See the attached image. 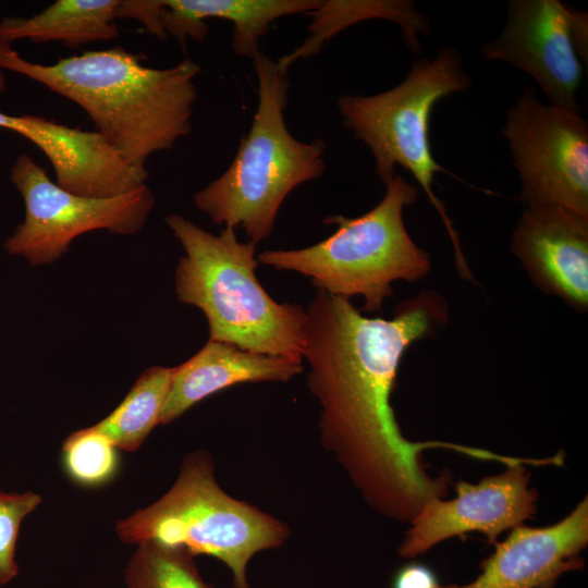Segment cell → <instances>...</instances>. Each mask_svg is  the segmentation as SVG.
<instances>
[{
    "label": "cell",
    "mask_w": 588,
    "mask_h": 588,
    "mask_svg": "<svg viewBox=\"0 0 588 588\" xmlns=\"http://www.w3.org/2000/svg\"><path fill=\"white\" fill-rule=\"evenodd\" d=\"M319 0H155L159 23L164 34L184 46L187 37L203 41L208 19L228 21L233 26L232 50L254 60L260 40L279 19L308 14L320 5Z\"/></svg>",
    "instance_id": "cell-15"
},
{
    "label": "cell",
    "mask_w": 588,
    "mask_h": 588,
    "mask_svg": "<svg viewBox=\"0 0 588 588\" xmlns=\"http://www.w3.org/2000/svg\"><path fill=\"white\" fill-rule=\"evenodd\" d=\"M40 503L41 495L32 491H0V585L9 584L19 573L15 549L20 526Z\"/></svg>",
    "instance_id": "cell-21"
},
{
    "label": "cell",
    "mask_w": 588,
    "mask_h": 588,
    "mask_svg": "<svg viewBox=\"0 0 588 588\" xmlns=\"http://www.w3.org/2000/svg\"><path fill=\"white\" fill-rule=\"evenodd\" d=\"M308 15L313 16L311 36L293 52L278 60L284 70L294 61L317 52L324 41L343 28L364 20L381 17L396 23L413 52L420 51L418 35L431 32L428 19L416 9L413 1H321Z\"/></svg>",
    "instance_id": "cell-17"
},
{
    "label": "cell",
    "mask_w": 588,
    "mask_h": 588,
    "mask_svg": "<svg viewBox=\"0 0 588 588\" xmlns=\"http://www.w3.org/2000/svg\"><path fill=\"white\" fill-rule=\"evenodd\" d=\"M5 86H7V79L4 77L3 72L0 70V93L5 90Z\"/></svg>",
    "instance_id": "cell-23"
},
{
    "label": "cell",
    "mask_w": 588,
    "mask_h": 588,
    "mask_svg": "<svg viewBox=\"0 0 588 588\" xmlns=\"http://www.w3.org/2000/svg\"><path fill=\"white\" fill-rule=\"evenodd\" d=\"M436 573L422 563H408L393 576L392 588H439Z\"/></svg>",
    "instance_id": "cell-22"
},
{
    "label": "cell",
    "mask_w": 588,
    "mask_h": 588,
    "mask_svg": "<svg viewBox=\"0 0 588 588\" xmlns=\"http://www.w3.org/2000/svg\"><path fill=\"white\" fill-rule=\"evenodd\" d=\"M117 448L94 426L71 433L62 448L65 471L78 485L97 487L118 470Z\"/></svg>",
    "instance_id": "cell-20"
},
{
    "label": "cell",
    "mask_w": 588,
    "mask_h": 588,
    "mask_svg": "<svg viewBox=\"0 0 588 588\" xmlns=\"http://www.w3.org/2000/svg\"><path fill=\"white\" fill-rule=\"evenodd\" d=\"M166 222L185 250L175 272L176 297L203 310L209 340L302 360L306 310L265 291L255 274L256 244L240 242L230 225L213 235L180 215Z\"/></svg>",
    "instance_id": "cell-3"
},
{
    "label": "cell",
    "mask_w": 588,
    "mask_h": 588,
    "mask_svg": "<svg viewBox=\"0 0 588 588\" xmlns=\"http://www.w3.org/2000/svg\"><path fill=\"white\" fill-rule=\"evenodd\" d=\"M1 69L78 105L106 143L136 168H146L150 156L171 149L192 130L195 77L200 72L192 59L155 69L115 46L40 64L27 61L11 45L0 44Z\"/></svg>",
    "instance_id": "cell-2"
},
{
    "label": "cell",
    "mask_w": 588,
    "mask_h": 588,
    "mask_svg": "<svg viewBox=\"0 0 588 588\" xmlns=\"http://www.w3.org/2000/svg\"><path fill=\"white\" fill-rule=\"evenodd\" d=\"M588 544V497L561 520L544 527L525 524L511 529L505 540L483 559L480 574L464 585L439 588H555L568 572L580 571Z\"/></svg>",
    "instance_id": "cell-12"
},
{
    "label": "cell",
    "mask_w": 588,
    "mask_h": 588,
    "mask_svg": "<svg viewBox=\"0 0 588 588\" xmlns=\"http://www.w3.org/2000/svg\"><path fill=\"white\" fill-rule=\"evenodd\" d=\"M115 532L125 543L156 540L218 559L231 571L234 588H250L252 558L281 547L290 536L285 523L228 494L216 479L211 455L203 450L188 453L172 487L119 520Z\"/></svg>",
    "instance_id": "cell-6"
},
{
    "label": "cell",
    "mask_w": 588,
    "mask_h": 588,
    "mask_svg": "<svg viewBox=\"0 0 588 588\" xmlns=\"http://www.w3.org/2000/svg\"><path fill=\"white\" fill-rule=\"evenodd\" d=\"M120 0H57L32 17L0 22V44L15 40L60 41L69 48L119 37L115 11Z\"/></svg>",
    "instance_id": "cell-16"
},
{
    "label": "cell",
    "mask_w": 588,
    "mask_h": 588,
    "mask_svg": "<svg viewBox=\"0 0 588 588\" xmlns=\"http://www.w3.org/2000/svg\"><path fill=\"white\" fill-rule=\"evenodd\" d=\"M173 368L154 366L136 380L120 405L94 427L118 449L136 451L159 425Z\"/></svg>",
    "instance_id": "cell-18"
},
{
    "label": "cell",
    "mask_w": 588,
    "mask_h": 588,
    "mask_svg": "<svg viewBox=\"0 0 588 588\" xmlns=\"http://www.w3.org/2000/svg\"><path fill=\"white\" fill-rule=\"evenodd\" d=\"M511 250L542 292L588 309V217L558 205L526 206Z\"/></svg>",
    "instance_id": "cell-13"
},
{
    "label": "cell",
    "mask_w": 588,
    "mask_h": 588,
    "mask_svg": "<svg viewBox=\"0 0 588 588\" xmlns=\"http://www.w3.org/2000/svg\"><path fill=\"white\" fill-rule=\"evenodd\" d=\"M528 463L506 465L501 474L477 483L460 480L451 500L433 499L411 520L400 556L414 559L454 536L481 532L494 544L499 536L537 513L539 494L530 487Z\"/></svg>",
    "instance_id": "cell-11"
},
{
    "label": "cell",
    "mask_w": 588,
    "mask_h": 588,
    "mask_svg": "<svg viewBox=\"0 0 588 588\" xmlns=\"http://www.w3.org/2000/svg\"><path fill=\"white\" fill-rule=\"evenodd\" d=\"M449 308L425 290L402 302L390 319L369 318L348 298L318 290L306 309L302 357L308 387L319 401L320 440L366 504L380 515L411 523L422 506L446 495L450 476L433 478L428 449H449L482 460L499 454L443 441H412L391 404L406 350L444 327Z\"/></svg>",
    "instance_id": "cell-1"
},
{
    "label": "cell",
    "mask_w": 588,
    "mask_h": 588,
    "mask_svg": "<svg viewBox=\"0 0 588 588\" xmlns=\"http://www.w3.org/2000/svg\"><path fill=\"white\" fill-rule=\"evenodd\" d=\"M471 84L460 51L442 46L433 59H417L395 87L372 96L344 95L338 99L345 127L369 148L380 181L387 185L395 175V167L401 166L418 182L446 228L457 271L464 279H471L469 267L445 207L432 189L437 173H451L432 155L429 122L440 99L464 93Z\"/></svg>",
    "instance_id": "cell-7"
},
{
    "label": "cell",
    "mask_w": 588,
    "mask_h": 588,
    "mask_svg": "<svg viewBox=\"0 0 588 588\" xmlns=\"http://www.w3.org/2000/svg\"><path fill=\"white\" fill-rule=\"evenodd\" d=\"M195 555L181 546L145 540L127 562L126 588H216L201 576Z\"/></svg>",
    "instance_id": "cell-19"
},
{
    "label": "cell",
    "mask_w": 588,
    "mask_h": 588,
    "mask_svg": "<svg viewBox=\"0 0 588 588\" xmlns=\"http://www.w3.org/2000/svg\"><path fill=\"white\" fill-rule=\"evenodd\" d=\"M502 134L526 205H558L588 217V123L526 87L507 109Z\"/></svg>",
    "instance_id": "cell-9"
},
{
    "label": "cell",
    "mask_w": 588,
    "mask_h": 588,
    "mask_svg": "<svg viewBox=\"0 0 588 588\" xmlns=\"http://www.w3.org/2000/svg\"><path fill=\"white\" fill-rule=\"evenodd\" d=\"M587 51L586 12L571 10L560 0H511L502 32L483 46L481 54L528 74L548 103L579 111L576 94Z\"/></svg>",
    "instance_id": "cell-10"
},
{
    "label": "cell",
    "mask_w": 588,
    "mask_h": 588,
    "mask_svg": "<svg viewBox=\"0 0 588 588\" xmlns=\"http://www.w3.org/2000/svg\"><path fill=\"white\" fill-rule=\"evenodd\" d=\"M304 370L301 359L252 353L209 340L192 358L173 368L159 425H168L196 403L237 383L286 382Z\"/></svg>",
    "instance_id": "cell-14"
},
{
    "label": "cell",
    "mask_w": 588,
    "mask_h": 588,
    "mask_svg": "<svg viewBox=\"0 0 588 588\" xmlns=\"http://www.w3.org/2000/svg\"><path fill=\"white\" fill-rule=\"evenodd\" d=\"M253 61L258 106L250 128L229 168L194 201L216 224L241 226L258 244L271 234L286 196L323 173L326 145L299 142L287 130V70L262 52Z\"/></svg>",
    "instance_id": "cell-4"
},
{
    "label": "cell",
    "mask_w": 588,
    "mask_h": 588,
    "mask_svg": "<svg viewBox=\"0 0 588 588\" xmlns=\"http://www.w3.org/2000/svg\"><path fill=\"white\" fill-rule=\"evenodd\" d=\"M10 180L24 199L25 220L5 241L4 248L24 256L33 266L59 259L76 236L90 231L135 234L155 205L146 184L108 198L71 193L54 183L27 154L16 158Z\"/></svg>",
    "instance_id": "cell-8"
},
{
    "label": "cell",
    "mask_w": 588,
    "mask_h": 588,
    "mask_svg": "<svg viewBox=\"0 0 588 588\" xmlns=\"http://www.w3.org/2000/svg\"><path fill=\"white\" fill-rule=\"evenodd\" d=\"M381 201L368 212L346 218L332 215L326 224L338 229L326 240L302 249H268L258 264L309 277L318 290L346 297L362 296L364 310L380 311L397 280L416 282L431 269L429 254L409 236L404 208L417 201L419 189L395 174Z\"/></svg>",
    "instance_id": "cell-5"
}]
</instances>
